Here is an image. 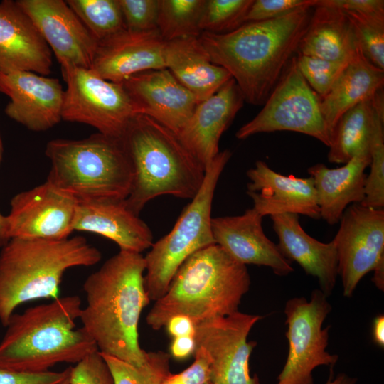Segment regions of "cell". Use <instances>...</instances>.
Listing matches in <instances>:
<instances>
[{"mask_svg": "<svg viewBox=\"0 0 384 384\" xmlns=\"http://www.w3.org/2000/svg\"><path fill=\"white\" fill-rule=\"evenodd\" d=\"M67 88L62 119L90 125L98 132L122 138L137 115L122 83L108 81L92 69L60 68Z\"/></svg>", "mask_w": 384, "mask_h": 384, "instance_id": "obj_11", "label": "cell"}, {"mask_svg": "<svg viewBox=\"0 0 384 384\" xmlns=\"http://www.w3.org/2000/svg\"><path fill=\"white\" fill-rule=\"evenodd\" d=\"M247 176L250 179L247 193L253 201V208L262 217L292 213L314 220L321 218L311 176H284L261 160L247 171Z\"/></svg>", "mask_w": 384, "mask_h": 384, "instance_id": "obj_20", "label": "cell"}, {"mask_svg": "<svg viewBox=\"0 0 384 384\" xmlns=\"http://www.w3.org/2000/svg\"><path fill=\"white\" fill-rule=\"evenodd\" d=\"M356 378H351L345 373H339L333 379L332 370L326 383L325 384H356Z\"/></svg>", "mask_w": 384, "mask_h": 384, "instance_id": "obj_48", "label": "cell"}, {"mask_svg": "<svg viewBox=\"0 0 384 384\" xmlns=\"http://www.w3.org/2000/svg\"><path fill=\"white\" fill-rule=\"evenodd\" d=\"M49 46L60 68L90 69L98 42L63 0H17Z\"/></svg>", "mask_w": 384, "mask_h": 384, "instance_id": "obj_15", "label": "cell"}, {"mask_svg": "<svg viewBox=\"0 0 384 384\" xmlns=\"http://www.w3.org/2000/svg\"><path fill=\"white\" fill-rule=\"evenodd\" d=\"M291 131L309 135L329 147L331 134L320 107V97L292 58L263 107L236 132L238 139L259 133Z\"/></svg>", "mask_w": 384, "mask_h": 384, "instance_id": "obj_9", "label": "cell"}, {"mask_svg": "<svg viewBox=\"0 0 384 384\" xmlns=\"http://www.w3.org/2000/svg\"><path fill=\"white\" fill-rule=\"evenodd\" d=\"M52 51L16 1L0 2V73L30 71L48 76Z\"/></svg>", "mask_w": 384, "mask_h": 384, "instance_id": "obj_22", "label": "cell"}, {"mask_svg": "<svg viewBox=\"0 0 384 384\" xmlns=\"http://www.w3.org/2000/svg\"><path fill=\"white\" fill-rule=\"evenodd\" d=\"M345 12L354 28L363 55L373 65L384 70V14Z\"/></svg>", "mask_w": 384, "mask_h": 384, "instance_id": "obj_35", "label": "cell"}, {"mask_svg": "<svg viewBox=\"0 0 384 384\" xmlns=\"http://www.w3.org/2000/svg\"><path fill=\"white\" fill-rule=\"evenodd\" d=\"M100 354L108 366L114 384H161L171 373L170 356L162 351H149L147 361L141 367L110 355Z\"/></svg>", "mask_w": 384, "mask_h": 384, "instance_id": "obj_33", "label": "cell"}, {"mask_svg": "<svg viewBox=\"0 0 384 384\" xmlns=\"http://www.w3.org/2000/svg\"><path fill=\"white\" fill-rule=\"evenodd\" d=\"M313 9L297 53L349 63L360 47L347 14L331 6L317 5Z\"/></svg>", "mask_w": 384, "mask_h": 384, "instance_id": "obj_27", "label": "cell"}, {"mask_svg": "<svg viewBox=\"0 0 384 384\" xmlns=\"http://www.w3.org/2000/svg\"><path fill=\"white\" fill-rule=\"evenodd\" d=\"M127 30L149 31L158 29L161 0H119Z\"/></svg>", "mask_w": 384, "mask_h": 384, "instance_id": "obj_37", "label": "cell"}, {"mask_svg": "<svg viewBox=\"0 0 384 384\" xmlns=\"http://www.w3.org/2000/svg\"><path fill=\"white\" fill-rule=\"evenodd\" d=\"M213 384H216V383H213Z\"/></svg>", "mask_w": 384, "mask_h": 384, "instance_id": "obj_50", "label": "cell"}, {"mask_svg": "<svg viewBox=\"0 0 384 384\" xmlns=\"http://www.w3.org/2000/svg\"><path fill=\"white\" fill-rule=\"evenodd\" d=\"M232 152L220 151L206 169L203 183L171 230L151 246L144 257V286L151 301L162 297L181 265L194 252L215 244L211 230L215 189Z\"/></svg>", "mask_w": 384, "mask_h": 384, "instance_id": "obj_8", "label": "cell"}, {"mask_svg": "<svg viewBox=\"0 0 384 384\" xmlns=\"http://www.w3.org/2000/svg\"><path fill=\"white\" fill-rule=\"evenodd\" d=\"M262 218L253 208L240 215L212 218L215 242L240 264L268 267L287 276L294 272L292 262L265 234Z\"/></svg>", "mask_w": 384, "mask_h": 384, "instance_id": "obj_18", "label": "cell"}, {"mask_svg": "<svg viewBox=\"0 0 384 384\" xmlns=\"http://www.w3.org/2000/svg\"><path fill=\"white\" fill-rule=\"evenodd\" d=\"M144 257L119 250L83 284L86 304L79 319L100 353L141 367L148 352L139 342L138 325L150 299L144 286Z\"/></svg>", "mask_w": 384, "mask_h": 384, "instance_id": "obj_1", "label": "cell"}, {"mask_svg": "<svg viewBox=\"0 0 384 384\" xmlns=\"http://www.w3.org/2000/svg\"><path fill=\"white\" fill-rule=\"evenodd\" d=\"M193 363L183 371L169 374L161 384H213L211 359L203 347H196Z\"/></svg>", "mask_w": 384, "mask_h": 384, "instance_id": "obj_40", "label": "cell"}, {"mask_svg": "<svg viewBox=\"0 0 384 384\" xmlns=\"http://www.w3.org/2000/svg\"><path fill=\"white\" fill-rule=\"evenodd\" d=\"M10 238L63 240L74 230L78 200L47 180L11 200Z\"/></svg>", "mask_w": 384, "mask_h": 384, "instance_id": "obj_14", "label": "cell"}, {"mask_svg": "<svg viewBox=\"0 0 384 384\" xmlns=\"http://www.w3.org/2000/svg\"><path fill=\"white\" fill-rule=\"evenodd\" d=\"M383 90L374 97L375 118L370 143V173L366 176L365 197L361 204L366 207H384V97Z\"/></svg>", "mask_w": 384, "mask_h": 384, "instance_id": "obj_32", "label": "cell"}, {"mask_svg": "<svg viewBox=\"0 0 384 384\" xmlns=\"http://www.w3.org/2000/svg\"><path fill=\"white\" fill-rule=\"evenodd\" d=\"M66 2L97 42L126 29L119 0Z\"/></svg>", "mask_w": 384, "mask_h": 384, "instance_id": "obj_31", "label": "cell"}, {"mask_svg": "<svg viewBox=\"0 0 384 384\" xmlns=\"http://www.w3.org/2000/svg\"><path fill=\"white\" fill-rule=\"evenodd\" d=\"M383 85L384 70L373 65L360 49L329 93L320 98L321 111L330 134L344 113L373 97Z\"/></svg>", "mask_w": 384, "mask_h": 384, "instance_id": "obj_28", "label": "cell"}, {"mask_svg": "<svg viewBox=\"0 0 384 384\" xmlns=\"http://www.w3.org/2000/svg\"><path fill=\"white\" fill-rule=\"evenodd\" d=\"M166 43L158 29H124L98 42L90 69L108 81L121 83L138 73L166 68Z\"/></svg>", "mask_w": 384, "mask_h": 384, "instance_id": "obj_19", "label": "cell"}, {"mask_svg": "<svg viewBox=\"0 0 384 384\" xmlns=\"http://www.w3.org/2000/svg\"><path fill=\"white\" fill-rule=\"evenodd\" d=\"M51 162L47 181L78 201L125 199L133 169L122 138L100 132L82 139L48 142Z\"/></svg>", "mask_w": 384, "mask_h": 384, "instance_id": "obj_7", "label": "cell"}, {"mask_svg": "<svg viewBox=\"0 0 384 384\" xmlns=\"http://www.w3.org/2000/svg\"><path fill=\"white\" fill-rule=\"evenodd\" d=\"M317 5L358 14H384L383 0H317Z\"/></svg>", "mask_w": 384, "mask_h": 384, "instance_id": "obj_42", "label": "cell"}, {"mask_svg": "<svg viewBox=\"0 0 384 384\" xmlns=\"http://www.w3.org/2000/svg\"><path fill=\"white\" fill-rule=\"evenodd\" d=\"M244 102L242 93L232 78L215 94L198 103L177 134L205 169L220 152V137Z\"/></svg>", "mask_w": 384, "mask_h": 384, "instance_id": "obj_21", "label": "cell"}, {"mask_svg": "<svg viewBox=\"0 0 384 384\" xmlns=\"http://www.w3.org/2000/svg\"><path fill=\"white\" fill-rule=\"evenodd\" d=\"M69 384H114V381L108 366L96 351L71 367Z\"/></svg>", "mask_w": 384, "mask_h": 384, "instance_id": "obj_39", "label": "cell"}, {"mask_svg": "<svg viewBox=\"0 0 384 384\" xmlns=\"http://www.w3.org/2000/svg\"><path fill=\"white\" fill-rule=\"evenodd\" d=\"M283 256L298 263L306 274L316 277L319 289L329 297L336 283L338 257L333 240L322 242L302 227L299 215L284 213L270 216Z\"/></svg>", "mask_w": 384, "mask_h": 384, "instance_id": "obj_24", "label": "cell"}, {"mask_svg": "<svg viewBox=\"0 0 384 384\" xmlns=\"http://www.w3.org/2000/svg\"><path fill=\"white\" fill-rule=\"evenodd\" d=\"M121 83L137 114L146 115L176 134L198 103L167 68L138 73Z\"/></svg>", "mask_w": 384, "mask_h": 384, "instance_id": "obj_17", "label": "cell"}, {"mask_svg": "<svg viewBox=\"0 0 384 384\" xmlns=\"http://www.w3.org/2000/svg\"><path fill=\"white\" fill-rule=\"evenodd\" d=\"M165 327L168 334L174 337L193 336L196 331V324L191 318L183 314L172 316L166 323Z\"/></svg>", "mask_w": 384, "mask_h": 384, "instance_id": "obj_43", "label": "cell"}, {"mask_svg": "<svg viewBox=\"0 0 384 384\" xmlns=\"http://www.w3.org/2000/svg\"><path fill=\"white\" fill-rule=\"evenodd\" d=\"M165 65L173 75L201 102L222 87L232 76L213 63L198 37L166 43Z\"/></svg>", "mask_w": 384, "mask_h": 384, "instance_id": "obj_26", "label": "cell"}, {"mask_svg": "<svg viewBox=\"0 0 384 384\" xmlns=\"http://www.w3.org/2000/svg\"><path fill=\"white\" fill-rule=\"evenodd\" d=\"M2 151L3 147L0 136V161L2 156ZM10 239L11 238L9 237L8 231L6 216L3 215L0 213V247H2L4 245H5L10 240Z\"/></svg>", "mask_w": 384, "mask_h": 384, "instance_id": "obj_46", "label": "cell"}, {"mask_svg": "<svg viewBox=\"0 0 384 384\" xmlns=\"http://www.w3.org/2000/svg\"><path fill=\"white\" fill-rule=\"evenodd\" d=\"M262 318L238 311L196 324V347L204 348L210 355L213 383L260 384L249 367L257 342L247 341V336Z\"/></svg>", "mask_w": 384, "mask_h": 384, "instance_id": "obj_13", "label": "cell"}, {"mask_svg": "<svg viewBox=\"0 0 384 384\" xmlns=\"http://www.w3.org/2000/svg\"><path fill=\"white\" fill-rule=\"evenodd\" d=\"M0 92L11 100L6 114L31 131L49 129L62 120L64 90L58 78L30 71L0 73Z\"/></svg>", "mask_w": 384, "mask_h": 384, "instance_id": "obj_16", "label": "cell"}, {"mask_svg": "<svg viewBox=\"0 0 384 384\" xmlns=\"http://www.w3.org/2000/svg\"><path fill=\"white\" fill-rule=\"evenodd\" d=\"M311 9L246 22L225 34L202 32L198 38L211 61L231 75L245 102L263 105L297 52Z\"/></svg>", "mask_w": 384, "mask_h": 384, "instance_id": "obj_2", "label": "cell"}, {"mask_svg": "<svg viewBox=\"0 0 384 384\" xmlns=\"http://www.w3.org/2000/svg\"><path fill=\"white\" fill-rule=\"evenodd\" d=\"M206 0H161L158 31L164 41L198 37Z\"/></svg>", "mask_w": 384, "mask_h": 384, "instance_id": "obj_30", "label": "cell"}, {"mask_svg": "<svg viewBox=\"0 0 384 384\" xmlns=\"http://www.w3.org/2000/svg\"><path fill=\"white\" fill-rule=\"evenodd\" d=\"M125 199L78 201L74 230L100 235L114 242L120 250L142 253L152 245V232Z\"/></svg>", "mask_w": 384, "mask_h": 384, "instance_id": "obj_23", "label": "cell"}, {"mask_svg": "<svg viewBox=\"0 0 384 384\" xmlns=\"http://www.w3.org/2000/svg\"><path fill=\"white\" fill-rule=\"evenodd\" d=\"M81 309L80 297L69 295L14 313L0 341V367L42 373L98 351L85 330L76 329Z\"/></svg>", "mask_w": 384, "mask_h": 384, "instance_id": "obj_3", "label": "cell"}, {"mask_svg": "<svg viewBox=\"0 0 384 384\" xmlns=\"http://www.w3.org/2000/svg\"><path fill=\"white\" fill-rule=\"evenodd\" d=\"M295 59L300 73L320 98L329 93L348 63L300 53Z\"/></svg>", "mask_w": 384, "mask_h": 384, "instance_id": "obj_36", "label": "cell"}, {"mask_svg": "<svg viewBox=\"0 0 384 384\" xmlns=\"http://www.w3.org/2000/svg\"><path fill=\"white\" fill-rule=\"evenodd\" d=\"M370 162V151H366L341 167L331 169L318 163L308 168L307 172L314 180L321 218L328 224L338 223L349 205L363 201L365 170Z\"/></svg>", "mask_w": 384, "mask_h": 384, "instance_id": "obj_25", "label": "cell"}, {"mask_svg": "<svg viewBox=\"0 0 384 384\" xmlns=\"http://www.w3.org/2000/svg\"><path fill=\"white\" fill-rule=\"evenodd\" d=\"M375 95L355 105L340 118L331 134L329 162L344 164L369 151L375 118Z\"/></svg>", "mask_w": 384, "mask_h": 384, "instance_id": "obj_29", "label": "cell"}, {"mask_svg": "<svg viewBox=\"0 0 384 384\" xmlns=\"http://www.w3.org/2000/svg\"><path fill=\"white\" fill-rule=\"evenodd\" d=\"M317 0H253L245 23L272 20L297 11L312 9Z\"/></svg>", "mask_w": 384, "mask_h": 384, "instance_id": "obj_38", "label": "cell"}, {"mask_svg": "<svg viewBox=\"0 0 384 384\" xmlns=\"http://www.w3.org/2000/svg\"><path fill=\"white\" fill-rule=\"evenodd\" d=\"M102 254L82 236L63 240L13 238L0 252V322L6 326L21 304L56 299L63 274L100 262Z\"/></svg>", "mask_w": 384, "mask_h": 384, "instance_id": "obj_6", "label": "cell"}, {"mask_svg": "<svg viewBox=\"0 0 384 384\" xmlns=\"http://www.w3.org/2000/svg\"><path fill=\"white\" fill-rule=\"evenodd\" d=\"M250 284L246 265L217 244L207 246L181 265L166 294L154 302L146 324L159 330L177 314L189 316L196 324L228 316L238 311Z\"/></svg>", "mask_w": 384, "mask_h": 384, "instance_id": "obj_4", "label": "cell"}, {"mask_svg": "<svg viewBox=\"0 0 384 384\" xmlns=\"http://www.w3.org/2000/svg\"><path fill=\"white\" fill-rule=\"evenodd\" d=\"M331 309L328 297L319 289L311 292L309 300L297 297L287 301L284 311L289 351L277 384H314L315 368L326 366L333 369L338 356L326 351L331 326L323 328Z\"/></svg>", "mask_w": 384, "mask_h": 384, "instance_id": "obj_10", "label": "cell"}, {"mask_svg": "<svg viewBox=\"0 0 384 384\" xmlns=\"http://www.w3.org/2000/svg\"><path fill=\"white\" fill-rule=\"evenodd\" d=\"M122 140L133 169V181L125 199L139 215L151 199L162 195L193 199L206 176L203 165L178 135L153 119L137 114Z\"/></svg>", "mask_w": 384, "mask_h": 384, "instance_id": "obj_5", "label": "cell"}, {"mask_svg": "<svg viewBox=\"0 0 384 384\" xmlns=\"http://www.w3.org/2000/svg\"><path fill=\"white\" fill-rule=\"evenodd\" d=\"M70 375L60 384H69Z\"/></svg>", "mask_w": 384, "mask_h": 384, "instance_id": "obj_49", "label": "cell"}, {"mask_svg": "<svg viewBox=\"0 0 384 384\" xmlns=\"http://www.w3.org/2000/svg\"><path fill=\"white\" fill-rule=\"evenodd\" d=\"M332 240L343 294L351 297L361 279L384 262V209L350 205Z\"/></svg>", "mask_w": 384, "mask_h": 384, "instance_id": "obj_12", "label": "cell"}, {"mask_svg": "<svg viewBox=\"0 0 384 384\" xmlns=\"http://www.w3.org/2000/svg\"><path fill=\"white\" fill-rule=\"evenodd\" d=\"M170 354L176 359H185L193 354L196 341L193 336L174 337L170 344Z\"/></svg>", "mask_w": 384, "mask_h": 384, "instance_id": "obj_44", "label": "cell"}, {"mask_svg": "<svg viewBox=\"0 0 384 384\" xmlns=\"http://www.w3.org/2000/svg\"><path fill=\"white\" fill-rule=\"evenodd\" d=\"M372 281L375 287L380 291L384 290V262L380 263L373 270Z\"/></svg>", "mask_w": 384, "mask_h": 384, "instance_id": "obj_47", "label": "cell"}, {"mask_svg": "<svg viewBox=\"0 0 384 384\" xmlns=\"http://www.w3.org/2000/svg\"><path fill=\"white\" fill-rule=\"evenodd\" d=\"M71 367L60 372H21L0 367V384H60L70 373Z\"/></svg>", "mask_w": 384, "mask_h": 384, "instance_id": "obj_41", "label": "cell"}, {"mask_svg": "<svg viewBox=\"0 0 384 384\" xmlns=\"http://www.w3.org/2000/svg\"><path fill=\"white\" fill-rule=\"evenodd\" d=\"M253 0H206L200 28L202 32L225 34L245 23Z\"/></svg>", "mask_w": 384, "mask_h": 384, "instance_id": "obj_34", "label": "cell"}, {"mask_svg": "<svg viewBox=\"0 0 384 384\" xmlns=\"http://www.w3.org/2000/svg\"><path fill=\"white\" fill-rule=\"evenodd\" d=\"M372 337L373 342L378 346L384 347V316H376L373 322Z\"/></svg>", "mask_w": 384, "mask_h": 384, "instance_id": "obj_45", "label": "cell"}]
</instances>
